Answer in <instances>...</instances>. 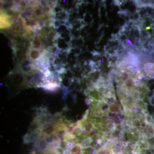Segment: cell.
Returning <instances> with one entry per match:
<instances>
[{
  "instance_id": "6da1fadb",
  "label": "cell",
  "mask_w": 154,
  "mask_h": 154,
  "mask_svg": "<svg viewBox=\"0 0 154 154\" xmlns=\"http://www.w3.org/2000/svg\"><path fill=\"white\" fill-rule=\"evenodd\" d=\"M11 17L5 12H0V29L8 28L12 24Z\"/></svg>"
},
{
  "instance_id": "5b68a950",
  "label": "cell",
  "mask_w": 154,
  "mask_h": 154,
  "mask_svg": "<svg viewBox=\"0 0 154 154\" xmlns=\"http://www.w3.org/2000/svg\"><path fill=\"white\" fill-rule=\"evenodd\" d=\"M153 16H154V14Z\"/></svg>"
},
{
  "instance_id": "3957f363",
  "label": "cell",
  "mask_w": 154,
  "mask_h": 154,
  "mask_svg": "<svg viewBox=\"0 0 154 154\" xmlns=\"http://www.w3.org/2000/svg\"><path fill=\"white\" fill-rule=\"evenodd\" d=\"M127 43H128V44L130 46H131V47H132V46H133V44L132 42L131 41L130 39H128Z\"/></svg>"
},
{
  "instance_id": "7a4b0ae2",
  "label": "cell",
  "mask_w": 154,
  "mask_h": 154,
  "mask_svg": "<svg viewBox=\"0 0 154 154\" xmlns=\"http://www.w3.org/2000/svg\"><path fill=\"white\" fill-rule=\"evenodd\" d=\"M144 69L146 72L154 73V63L146 64L144 65Z\"/></svg>"
},
{
  "instance_id": "277c9868",
  "label": "cell",
  "mask_w": 154,
  "mask_h": 154,
  "mask_svg": "<svg viewBox=\"0 0 154 154\" xmlns=\"http://www.w3.org/2000/svg\"><path fill=\"white\" fill-rule=\"evenodd\" d=\"M150 29V27H147V28H146L147 30H149Z\"/></svg>"
}]
</instances>
